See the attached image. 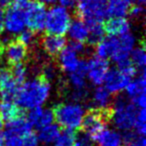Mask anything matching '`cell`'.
<instances>
[{"label": "cell", "instance_id": "obj_22", "mask_svg": "<svg viewBox=\"0 0 146 146\" xmlns=\"http://www.w3.org/2000/svg\"><path fill=\"white\" fill-rule=\"evenodd\" d=\"M130 7V0H108V2H106L107 16H110V18H125L129 13Z\"/></svg>", "mask_w": 146, "mask_h": 146}, {"label": "cell", "instance_id": "obj_14", "mask_svg": "<svg viewBox=\"0 0 146 146\" xmlns=\"http://www.w3.org/2000/svg\"><path fill=\"white\" fill-rule=\"evenodd\" d=\"M105 124L106 118L101 111H92L85 115L81 127L83 128L84 134L94 140V138L106 128Z\"/></svg>", "mask_w": 146, "mask_h": 146}, {"label": "cell", "instance_id": "obj_1", "mask_svg": "<svg viewBox=\"0 0 146 146\" xmlns=\"http://www.w3.org/2000/svg\"><path fill=\"white\" fill-rule=\"evenodd\" d=\"M136 46V38L131 32L121 36H107L96 44V56L102 59H111L117 65L129 61L132 50Z\"/></svg>", "mask_w": 146, "mask_h": 146}, {"label": "cell", "instance_id": "obj_31", "mask_svg": "<svg viewBox=\"0 0 146 146\" xmlns=\"http://www.w3.org/2000/svg\"><path fill=\"white\" fill-rule=\"evenodd\" d=\"M11 74H12L14 80L19 84L23 83L27 80V76H28V71H27V68L25 65H23V63H20V64H16L14 65L12 71H10Z\"/></svg>", "mask_w": 146, "mask_h": 146}, {"label": "cell", "instance_id": "obj_36", "mask_svg": "<svg viewBox=\"0 0 146 146\" xmlns=\"http://www.w3.org/2000/svg\"><path fill=\"white\" fill-rule=\"evenodd\" d=\"M43 73H44V76H45L44 79L48 81V80H51L55 77V75H56V70H55V68L52 65H47L44 68Z\"/></svg>", "mask_w": 146, "mask_h": 146}, {"label": "cell", "instance_id": "obj_16", "mask_svg": "<svg viewBox=\"0 0 146 146\" xmlns=\"http://www.w3.org/2000/svg\"><path fill=\"white\" fill-rule=\"evenodd\" d=\"M27 56V47L21 44L18 40L9 41L4 47V57L10 64H20Z\"/></svg>", "mask_w": 146, "mask_h": 146}, {"label": "cell", "instance_id": "obj_35", "mask_svg": "<svg viewBox=\"0 0 146 146\" xmlns=\"http://www.w3.org/2000/svg\"><path fill=\"white\" fill-rule=\"evenodd\" d=\"M94 140L92 138H90L87 135H82V136H77V141H76V146H94L93 145Z\"/></svg>", "mask_w": 146, "mask_h": 146}, {"label": "cell", "instance_id": "obj_32", "mask_svg": "<svg viewBox=\"0 0 146 146\" xmlns=\"http://www.w3.org/2000/svg\"><path fill=\"white\" fill-rule=\"evenodd\" d=\"M19 42L23 44L25 47H28L32 45L35 41V33L30 30H23L22 32L19 34Z\"/></svg>", "mask_w": 146, "mask_h": 146}, {"label": "cell", "instance_id": "obj_21", "mask_svg": "<svg viewBox=\"0 0 146 146\" xmlns=\"http://www.w3.org/2000/svg\"><path fill=\"white\" fill-rule=\"evenodd\" d=\"M66 46V40L63 38V36L58 35L47 34L42 39V47L44 51L48 55L56 56L63 50Z\"/></svg>", "mask_w": 146, "mask_h": 146}, {"label": "cell", "instance_id": "obj_12", "mask_svg": "<svg viewBox=\"0 0 146 146\" xmlns=\"http://www.w3.org/2000/svg\"><path fill=\"white\" fill-rule=\"evenodd\" d=\"M109 63L105 59L94 56L85 62L86 79L91 84L101 86L109 71Z\"/></svg>", "mask_w": 146, "mask_h": 146}, {"label": "cell", "instance_id": "obj_5", "mask_svg": "<svg viewBox=\"0 0 146 146\" xmlns=\"http://www.w3.org/2000/svg\"><path fill=\"white\" fill-rule=\"evenodd\" d=\"M138 108L126 98H118L113 104L111 119L118 131L131 133L134 130Z\"/></svg>", "mask_w": 146, "mask_h": 146}, {"label": "cell", "instance_id": "obj_29", "mask_svg": "<svg viewBox=\"0 0 146 146\" xmlns=\"http://www.w3.org/2000/svg\"><path fill=\"white\" fill-rule=\"evenodd\" d=\"M89 27V36H88V42L91 44H97L99 41L104 38L105 35V29L102 23H93V24H87Z\"/></svg>", "mask_w": 146, "mask_h": 146}, {"label": "cell", "instance_id": "obj_34", "mask_svg": "<svg viewBox=\"0 0 146 146\" xmlns=\"http://www.w3.org/2000/svg\"><path fill=\"white\" fill-rule=\"evenodd\" d=\"M144 13V8L141 4H136V5H133V6L130 7L129 9V13L132 17L134 18H138V17H141Z\"/></svg>", "mask_w": 146, "mask_h": 146}, {"label": "cell", "instance_id": "obj_42", "mask_svg": "<svg viewBox=\"0 0 146 146\" xmlns=\"http://www.w3.org/2000/svg\"><path fill=\"white\" fill-rule=\"evenodd\" d=\"M3 126H4V121L1 117H0V132H3L2 129H3Z\"/></svg>", "mask_w": 146, "mask_h": 146}, {"label": "cell", "instance_id": "obj_24", "mask_svg": "<svg viewBox=\"0 0 146 146\" xmlns=\"http://www.w3.org/2000/svg\"><path fill=\"white\" fill-rule=\"evenodd\" d=\"M20 116V108L14 100H1L0 101V117L3 121H11Z\"/></svg>", "mask_w": 146, "mask_h": 146}, {"label": "cell", "instance_id": "obj_11", "mask_svg": "<svg viewBox=\"0 0 146 146\" xmlns=\"http://www.w3.org/2000/svg\"><path fill=\"white\" fill-rule=\"evenodd\" d=\"M24 11L28 30L34 33L44 30L46 9L42 3L38 1H27L24 4Z\"/></svg>", "mask_w": 146, "mask_h": 146}, {"label": "cell", "instance_id": "obj_7", "mask_svg": "<svg viewBox=\"0 0 146 146\" xmlns=\"http://www.w3.org/2000/svg\"><path fill=\"white\" fill-rule=\"evenodd\" d=\"M71 21L72 20L69 10L59 5H55L46 11L44 29L48 34L63 36L67 33Z\"/></svg>", "mask_w": 146, "mask_h": 146}, {"label": "cell", "instance_id": "obj_17", "mask_svg": "<svg viewBox=\"0 0 146 146\" xmlns=\"http://www.w3.org/2000/svg\"><path fill=\"white\" fill-rule=\"evenodd\" d=\"M27 120L31 124V126L40 128L43 127V126L48 125V124L53 123L54 114H53L52 110L41 106V107H37L34 108V109L29 110Z\"/></svg>", "mask_w": 146, "mask_h": 146}, {"label": "cell", "instance_id": "obj_4", "mask_svg": "<svg viewBox=\"0 0 146 146\" xmlns=\"http://www.w3.org/2000/svg\"><path fill=\"white\" fill-rule=\"evenodd\" d=\"M53 114L59 127H62L64 130L75 131L81 128L86 112L80 103L71 101L59 104Z\"/></svg>", "mask_w": 146, "mask_h": 146}, {"label": "cell", "instance_id": "obj_15", "mask_svg": "<svg viewBox=\"0 0 146 146\" xmlns=\"http://www.w3.org/2000/svg\"><path fill=\"white\" fill-rule=\"evenodd\" d=\"M19 84L8 70L0 71V97L1 100H14Z\"/></svg>", "mask_w": 146, "mask_h": 146}, {"label": "cell", "instance_id": "obj_25", "mask_svg": "<svg viewBox=\"0 0 146 146\" xmlns=\"http://www.w3.org/2000/svg\"><path fill=\"white\" fill-rule=\"evenodd\" d=\"M59 133H60L59 126L57 124L51 123L46 126L38 128V133H37L36 136L40 143L53 144V142L55 141Z\"/></svg>", "mask_w": 146, "mask_h": 146}, {"label": "cell", "instance_id": "obj_41", "mask_svg": "<svg viewBox=\"0 0 146 146\" xmlns=\"http://www.w3.org/2000/svg\"><path fill=\"white\" fill-rule=\"evenodd\" d=\"M0 146H4V133L0 132Z\"/></svg>", "mask_w": 146, "mask_h": 146}, {"label": "cell", "instance_id": "obj_3", "mask_svg": "<svg viewBox=\"0 0 146 146\" xmlns=\"http://www.w3.org/2000/svg\"><path fill=\"white\" fill-rule=\"evenodd\" d=\"M4 146H40V142L32 132V126L28 120L19 116L7 124Z\"/></svg>", "mask_w": 146, "mask_h": 146}, {"label": "cell", "instance_id": "obj_20", "mask_svg": "<svg viewBox=\"0 0 146 146\" xmlns=\"http://www.w3.org/2000/svg\"><path fill=\"white\" fill-rule=\"evenodd\" d=\"M104 29L109 36L118 37L126 34V33H129L130 29H131V25L126 18L114 17V18H110L106 22Z\"/></svg>", "mask_w": 146, "mask_h": 146}, {"label": "cell", "instance_id": "obj_43", "mask_svg": "<svg viewBox=\"0 0 146 146\" xmlns=\"http://www.w3.org/2000/svg\"><path fill=\"white\" fill-rule=\"evenodd\" d=\"M135 1H137V4H141V5L145 2V0H135Z\"/></svg>", "mask_w": 146, "mask_h": 146}, {"label": "cell", "instance_id": "obj_40", "mask_svg": "<svg viewBox=\"0 0 146 146\" xmlns=\"http://www.w3.org/2000/svg\"><path fill=\"white\" fill-rule=\"evenodd\" d=\"M3 18H4V13L0 9V33L3 29Z\"/></svg>", "mask_w": 146, "mask_h": 146}, {"label": "cell", "instance_id": "obj_19", "mask_svg": "<svg viewBox=\"0 0 146 146\" xmlns=\"http://www.w3.org/2000/svg\"><path fill=\"white\" fill-rule=\"evenodd\" d=\"M94 141L98 146H122L123 137L118 130L105 128L94 138Z\"/></svg>", "mask_w": 146, "mask_h": 146}, {"label": "cell", "instance_id": "obj_45", "mask_svg": "<svg viewBox=\"0 0 146 146\" xmlns=\"http://www.w3.org/2000/svg\"><path fill=\"white\" fill-rule=\"evenodd\" d=\"M130 1H131V0H130Z\"/></svg>", "mask_w": 146, "mask_h": 146}, {"label": "cell", "instance_id": "obj_8", "mask_svg": "<svg viewBox=\"0 0 146 146\" xmlns=\"http://www.w3.org/2000/svg\"><path fill=\"white\" fill-rule=\"evenodd\" d=\"M76 12L81 20L87 24L102 23L106 18V0H79Z\"/></svg>", "mask_w": 146, "mask_h": 146}, {"label": "cell", "instance_id": "obj_33", "mask_svg": "<svg viewBox=\"0 0 146 146\" xmlns=\"http://www.w3.org/2000/svg\"><path fill=\"white\" fill-rule=\"evenodd\" d=\"M126 146H146V141L144 136L135 133H129L126 140Z\"/></svg>", "mask_w": 146, "mask_h": 146}, {"label": "cell", "instance_id": "obj_39", "mask_svg": "<svg viewBox=\"0 0 146 146\" xmlns=\"http://www.w3.org/2000/svg\"><path fill=\"white\" fill-rule=\"evenodd\" d=\"M57 2V0H40V3L43 5H53Z\"/></svg>", "mask_w": 146, "mask_h": 146}, {"label": "cell", "instance_id": "obj_23", "mask_svg": "<svg viewBox=\"0 0 146 146\" xmlns=\"http://www.w3.org/2000/svg\"><path fill=\"white\" fill-rule=\"evenodd\" d=\"M91 101L97 111H103L107 109L111 104V93L103 86H97L92 92Z\"/></svg>", "mask_w": 146, "mask_h": 146}, {"label": "cell", "instance_id": "obj_44", "mask_svg": "<svg viewBox=\"0 0 146 146\" xmlns=\"http://www.w3.org/2000/svg\"><path fill=\"white\" fill-rule=\"evenodd\" d=\"M16 1H18V2H27L28 0H16Z\"/></svg>", "mask_w": 146, "mask_h": 146}, {"label": "cell", "instance_id": "obj_38", "mask_svg": "<svg viewBox=\"0 0 146 146\" xmlns=\"http://www.w3.org/2000/svg\"><path fill=\"white\" fill-rule=\"evenodd\" d=\"M13 0H0V6L1 7H9L12 4Z\"/></svg>", "mask_w": 146, "mask_h": 146}, {"label": "cell", "instance_id": "obj_28", "mask_svg": "<svg viewBox=\"0 0 146 146\" xmlns=\"http://www.w3.org/2000/svg\"><path fill=\"white\" fill-rule=\"evenodd\" d=\"M77 135L74 131L70 130H63L60 131L55 141L53 142V146H76Z\"/></svg>", "mask_w": 146, "mask_h": 146}, {"label": "cell", "instance_id": "obj_13", "mask_svg": "<svg viewBox=\"0 0 146 146\" xmlns=\"http://www.w3.org/2000/svg\"><path fill=\"white\" fill-rule=\"evenodd\" d=\"M128 100L137 108H145L146 105V79L142 71L138 76H134L127 84L125 90Z\"/></svg>", "mask_w": 146, "mask_h": 146}, {"label": "cell", "instance_id": "obj_18", "mask_svg": "<svg viewBox=\"0 0 146 146\" xmlns=\"http://www.w3.org/2000/svg\"><path fill=\"white\" fill-rule=\"evenodd\" d=\"M67 34L71 39V42H77L83 44L88 40L89 27H88L87 23H85L83 20L75 19V20L71 21L68 30H67Z\"/></svg>", "mask_w": 146, "mask_h": 146}, {"label": "cell", "instance_id": "obj_37", "mask_svg": "<svg viewBox=\"0 0 146 146\" xmlns=\"http://www.w3.org/2000/svg\"><path fill=\"white\" fill-rule=\"evenodd\" d=\"M57 1L59 2V6L67 9V10L73 8L76 5V0H57Z\"/></svg>", "mask_w": 146, "mask_h": 146}, {"label": "cell", "instance_id": "obj_26", "mask_svg": "<svg viewBox=\"0 0 146 146\" xmlns=\"http://www.w3.org/2000/svg\"><path fill=\"white\" fill-rule=\"evenodd\" d=\"M86 82L85 64L77 71L69 74V84L72 90H86Z\"/></svg>", "mask_w": 146, "mask_h": 146}, {"label": "cell", "instance_id": "obj_9", "mask_svg": "<svg viewBox=\"0 0 146 146\" xmlns=\"http://www.w3.org/2000/svg\"><path fill=\"white\" fill-rule=\"evenodd\" d=\"M26 2H18L8 7L3 18V29L8 35H19L26 27L24 4Z\"/></svg>", "mask_w": 146, "mask_h": 146}, {"label": "cell", "instance_id": "obj_30", "mask_svg": "<svg viewBox=\"0 0 146 146\" xmlns=\"http://www.w3.org/2000/svg\"><path fill=\"white\" fill-rule=\"evenodd\" d=\"M135 134L144 136L146 132V111L145 108H138L136 123L134 127Z\"/></svg>", "mask_w": 146, "mask_h": 146}, {"label": "cell", "instance_id": "obj_6", "mask_svg": "<svg viewBox=\"0 0 146 146\" xmlns=\"http://www.w3.org/2000/svg\"><path fill=\"white\" fill-rule=\"evenodd\" d=\"M134 76H136V69L129 60L118 65V68L109 69L104 79L103 87H105L111 94L120 93L125 90L127 84Z\"/></svg>", "mask_w": 146, "mask_h": 146}, {"label": "cell", "instance_id": "obj_2", "mask_svg": "<svg viewBox=\"0 0 146 146\" xmlns=\"http://www.w3.org/2000/svg\"><path fill=\"white\" fill-rule=\"evenodd\" d=\"M50 93L51 86L47 80L33 78L19 86L14 101L19 108L31 110L44 105L50 97Z\"/></svg>", "mask_w": 146, "mask_h": 146}, {"label": "cell", "instance_id": "obj_10", "mask_svg": "<svg viewBox=\"0 0 146 146\" xmlns=\"http://www.w3.org/2000/svg\"><path fill=\"white\" fill-rule=\"evenodd\" d=\"M83 51L84 46L81 43L71 42L68 46H65L58 55V64L63 72L69 75L84 66L85 62L79 57Z\"/></svg>", "mask_w": 146, "mask_h": 146}, {"label": "cell", "instance_id": "obj_27", "mask_svg": "<svg viewBox=\"0 0 146 146\" xmlns=\"http://www.w3.org/2000/svg\"><path fill=\"white\" fill-rule=\"evenodd\" d=\"M129 60L131 64L135 67V69H141L144 70L146 65V53L144 46H135L130 54Z\"/></svg>", "mask_w": 146, "mask_h": 146}]
</instances>
